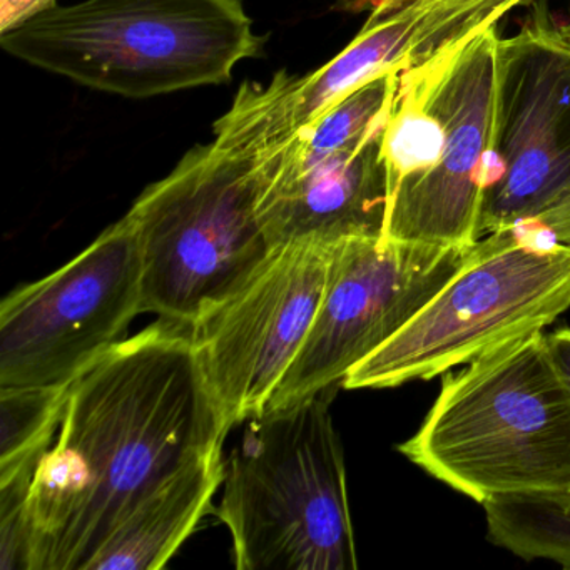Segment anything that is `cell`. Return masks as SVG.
<instances>
[{
    "label": "cell",
    "mask_w": 570,
    "mask_h": 570,
    "mask_svg": "<svg viewBox=\"0 0 570 570\" xmlns=\"http://www.w3.org/2000/svg\"><path fill=\"white\" fill-rule=\"evenodd\" d=\"M399 452L480 505L499 495H569L570 386L546 333L445 373Z\"/></svg>",
    "instance_id": "cell-3"
},
{
    "label": "cell",
    "mask_w": 570,
    "mask_h": 570,
    "mask_svg": "<svg viewBox=\"0 0 570 570\" xmlns=\"http://www.w3.org/2000/svg\"><path fill=\"white\" fill-rule=\"evenodd\" d=\"M225 466L218 449L156 487L106 537L86 570L163 569L213 512Z\"/></svg>",
    "instance_id": "cell-13"
},
{
    "label": "cell",
    "mask_w": 570,
    "mask_h": 570,
    "mask_svg": "<svg viewBox=\"0 0 570 570\" xmlns=\"http://www.w3.org/2000/svg\"><path fill=\"white\" fill-rule=\"evenodd\" d=\"M472 249L383 238L336 243L315 322L266 410L342 386L353 366L445 286Z\"/></svg>",
    "instance_id": "cell-11"
},
{
    "label": "cell",
    "mask_w": 570,
    "mask_h": 570,
    "mask_svg": "<svg viewBox=\"0 0 570 570\" xmlns=\"http://www.w3.org/2000/svg\"><path fill=\"white\" fill-rule=\"evenodd\" d=\"M420 0H379L356 38L318 71L286 75L285 102L293 131L322 118L346 96L385 72L409 66Z\"/></svg>",
    "instance_id": "cell-14"
},
{
    "label": "cell",
    "mask_w": 570,
    "mask_h": 570,
    "mask_svg": "<svg viewBox=\"0 0 570 570\" xmlns=\"http://www.w3.org/2000/svg\"><path fill=\"white\" fill-rule=\"evenodd\" d=\"M333 2H335L336 8L342 9V11L358 14V12L372 11L379 0H333Z\"/></svg>",
    "instance_id": "cell-20"
},
{
    "label": "cell",
    "mask_w": 570,
    "mask_h": 570,
    "mask_svg": "<svg viewBox=\"0 0 570 570\" xmlns=\"http://www.w3.org/2000/svg\"><path fill=\"white\" fill-rule=\"evenodd\" d=\"M232 430L191 332L153 323L69 385L24 510V570H86L106 537Z\"/></svg>",
    "instance_id": "cell-1"
},
{
    "label": "cell",
    "mask_w": 570,
    "mask_h": 570,
    "mask_svg": "<svg viewBox=\"0 0 570 570\" xmlns=\"http://www.w3.org/2000/svg\"><path fill=\"white\" fill-rule=\"evenodd\" d=\"M482 507L493 546L523 560H550L570 569V493L499 495Z\"/></svg>",
    "instance_id": "cell-15"
},
{
    "label": "cell",
    "mask_w": 570,
    "mask_h": 570,
    "mask_svg": "<svg viewBox=\"0 0 570 570\" xmlns=\"http://www.w3.org/2000/svg\"><path fill=\"white\" fill-rule=\"evenodd\" d=\"M562 28H563V32H566V35H567V38L570 39V22H567V24H563Z\"/></svg>",
    "instance_id": "cell-21"
},
{
    "label": "cell",
    "mask_w": 570,
    "mask_h": 570,
    "mask_svg": "<svg viewBox=\"0 0 570 570\" xmlns=\"http://www.w3.org/2000/svg\"><path fill=\"white\" fill-rule=\"evenodd\" d=\"M209 145L189 149L128 212L141 255L142 313L191 328L278 249L258 215L255 82L236 92Z\"/></svg>",
    "instance_id": "cell-2"
},
{
    "label": "cell",
    "mask_w": 570,
    "mask_h": 570,
    "mask_svg": "<svg viewBox=\"0 0 570 570\" xmlns=\"http://www.w3.org/2000/svg\"><path fill=\"white\" fill-rule=\"evenodd\" d=\"M547 342L557 366L570 386V328H559L549 333Z\"/></svg>",
    "instance_id": "cell-19"
},
{
    "label": "cell",
    "mask_w": 570,
    "mask_h": 570,
    "mask_svg": "<svg viewBox=\"0 0 570 570\" xmlns=\"http://www.w3.org/2000/svg\"><path fill=\"white\" fill-rule=\"evenodd\" d=\"M142 313L141 255L128 216L58 272L0 306V389H68L125 342Z\"/></svg>",
    "instance_id": "cell-10"
},
{
    "label": "cell",
    "mask_w": 570,
    "mask_h": 570,
    "mask_svg": "<svg viewBox=\"0 0 570 570\" xmlns=\"http://www.w3.org/2000/svg\"><path fill=\"white\" fill-rule=\"evenodd\" d=\"M505 229L570 245V39L546 0L497 51L480 238Z\"/></svg>",
    "instance_id": "cell-9"
},
{
    "label": "cell",
    "mask_w": 570,
    "mask_h": 570,
    "mask_svg": "<svg viewBox=\"0 0 570 570\" xmlns=\"http://www.w3.org/2000/svg\"><path fill=\"white\" fill-rule=\"evenodd\" d=\"M400 71L372 79L298 131L286 112V69L268 86L255 85L258 215L276 246L382 238L389 208L382 141Z\"/></svg>",
    "instance_id": "cell-7"
},
{
    "label": "cell",
    "mask_w": 570,
    "mask_h": 570,
    "mask_svg": "<svg viewBox=\"0 0 570 570\" xmlns=\"http://www.w3.org/2000/svg\"><path fill=\"white\" fill-rule=\"evenodd\" d=\"M533 0H420V18L409 66L423 65L463 39L483 31Z\"/></svg>",
    "instance_id": "cell-17"
},
{
    "label": "cell",
    "mask_w": 570,
    "mask_h": 570,
    "mask_svg": "<svg viewBox=\"0 0 570 570\" xmlns=\"http://www.w3.org/2000/svg\"><path fill=\"white\" fill-rule=\"evenodd\" d=\"M265 42L242 0H85L0 32L12 58L131 99L226 85Z\"/></svg>",
    "instance_id": "cell-4"
},
{
    "label": "cell",
    "mask_w": 570,
    "mask_h": 570,
    "mask_svg": "<svg viewBox=\"0 0 570 570\" xmlns=\"http://www.w3.org/2000/svg\"><path fill=\"white\" fill-rule=\"evenodd\" d=\"M333 392L246 420L218 509L239 570L358 569Z\"/></svg>",
    "instance_id": "cell-6"
},
{
    "label": "cell",
    "mask_w": 570,
    "mask_h": 570,
    "mask_svg": "<svg viewBox=\"0 0 570 570\" xmlns=\"http://www.w3.org/2000/svg\"><path fill=\"white\" fill-rule=\"evenodd\" d=\"M68 389H0V483L35 480L59 432Z\"/></svg>",
    "instance_id": "cell-16"
},
{
    "label": "cell",
    "mask_w": 570,
    "mask_h": 570,
    "mask_svg": "<svg viewBox=\"0 0 570 570\" xmlns=\"http://www.w3.org/2000/svg\"><path fill=\"white\" fill-rule=\"evenodd\" d=\"M333 246H278L238 292L189 328L232 429L265 412L305 343L325 295Z\"/></svg>",
    "instance_id": "cell-12"
},
{
    "label": "cell",
    "mask_w": 570,
    "mask_h": 570,
    "mask_svg": "<svg viewBox=\"0 0 570 570\" xmlns=\"http://www.w3.org/2000/svg\"><path fill=\"white\" fill-rule=\"evenodd\" d=\"M58 4V0H0V32Z\"/></svg>",
    "instance_id": "cell-18"
},
{
    "label": "cell",
    "mask_w": 570,
    "mask_h": 570,
    "mask_svg": "<svg viewBox=\"0 0 570 570\" xmlns=\"http://www.w3.org/2000/svg\"><path fill=\"white\" fill-rule=\"evenodd\" d=\"M570 308V245L529 229L490 233L462 268L385 345L343 380L346 390L396 389L543 332Z\"/></svg>",
    "instance_id": "cell-8"
},
{
    "label": "cell",
    "mask_w": 570,
    "mask_h": 570,
    "mask_svg": "<svg viewBox=\"0 0 570 570\" xmlns=\"http://www.w3.org/2000/svg\"><path fill=\"white\" fill-rule=\"evenodd\" d=\"M497 26L403 68L383 132V239L470 248L480 239L495 116Z\"/></svg>",
    "instance_id": "cell-5"
}]
</instances>
